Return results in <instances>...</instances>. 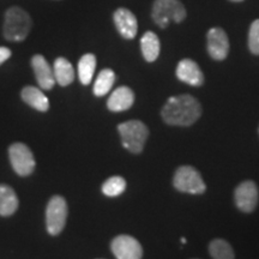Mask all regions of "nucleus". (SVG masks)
Instances as JSON below:
<instances>
[{
	"label": "nucleus",
	"mask_w": 259,
	"mask_h": 259,
	"mask_svg": "<svg viewBox=\"0 0 259 259\" xmlns=\"http://www.w3.org/2000/svg\"><path fill=\"white\" fill-rule=\"evenodd\" d=\"M162 119L171 126H191L202 115V106L199 101L191 95L171 96L161 112Z\"/></svg>",
	"instance_id": "1"
},
{
	"label": "nucleus",
	"mask_w": 259,
	"mask_h": 259,
	"mask_svg": "<svg viewBox=\"0 0 259 259\" xmlns=\"http://www.w3.org/2000/svg\"><path fill=\"white\" fill-rule=\"evenodd\" d=\"M32 21L30 15L18 6L6 10L3 34L8 41L22 42L30 34Z\"/></svg>",
	"instance_id": "2"
},
{
	"label": "nucleus",
	"mask_w": 259,
	"mask_h": 259,
	"mask_svg": "<svg viewBox=\"0 0 259 259\" xmlns=\"http://www.w3.org/2000/svg\"><path fill=\"white\" fill-rule=\"evenodd\" d=\"M121 143L130 153L139 154L143 151L149 137V130L144 122L139 120L125 121L118 126Z\"/></svg>",
	"instance_id": "3"
},
{
	"label": "nucleus",
	"mask_w": 259,
	"mask_h": 259,
	"mask_svg": "<svg viewBox=\"0 0 259 259\" xmlns=\"http://www.w3.org/2000/svg\"><path fill=\"white\" fill-rule=\"evenodd\" d=\"M151 17L161 29H166L171 21L181 23L186 18V10L179 0H155Z\"/></svg>",
	"instance_id": "4"
},
{
	"label": "nucleus",
	"mask_w": 259,
	"mask_h": 259,
	"mask_svg": "<svg viewBox=\"0 0 259 259\" xmlns=\"http://www.w3.org/2000/svg\"><path fill=\"white\" fill-rule=\"evenodd\" d=\"M173 185L178 191L190 194H202L206 186L202 176L192 166H181L173 178Z\"/></svg>",
	"instance_id": "5"
},
{
	"label": "nucleus",
	"mask_w": 259,
	"mask_h": 259,
	"mask_svg": "<svg viewBox=\"0 0 259 259\" xmlns=\"http://www.w3.org/2000/svg\"><path fill=\"white\" fill-rule=\"evenodd\" d=\"M67 211V203L64 197H52L46 208V228L51 235L57 236L63 232L66 225Z\"/></svg>",
	"instance_id": "6"
},
{
	"label": "nucleus",
	"mask_w": 259,
	"mask_h": 259,
	"mask_svg": "<svg viewBox=\"0 0 259 259\" xmlns=\"http://www.w3.org/2000/svg\"><path fill=\"white\" fill-rule=\"evenodd\" d=\"M9 158L14 170L21 177L30 176L36 166L30 148L23 143H14L10 145Z\"/></svg>",
	"instance_id": "7"
},
{
	"label": "nucleus",
	"mask_w": 259,
	"mask_h": 259,
	"mask_svg": "<svg viewBox=\"0 0 259 259\" xmlns=\"http://www.w3.org/2000/svg\"><path fill=\"white\" fill-rule=\"evenodd\" d=\"M111 250L116 259H142L143 248L137 239L130 235H118L112 240Z\"/></svg>",
	"instance_id": "8"
},
{
	"label": "nucleus",
	"mask_w": 259,
	"mask_h": 259,
	"mask_svg": "<svg viewBox=\"0 0 259 259\" xmlns=\"http://www.w3.org/2000/svg\"><path fill=\"white\" fill-rule=\"evenodd\" d=\"M235 204L241 211L252 212L258 204V187L253 181H244L240 185L236 187L235 193Z\"/></svg>",
	"instance_id": "9"
},
{
	"label": "nucleus",
	"mask_w": 259,
	"mask_h": 259,
	"mask_svg": "<svg viewBox=\"0 0 259 259\" xmlns=\"http://www.w3.org/2000/svg\"><path fill=\"white\" fill-rule=\"evenodd\" d=\"M209 56L215 60H225L229 52V41L225 30L221 28H211L206 35Z\"/></svg>",
	"instance_id": "10"
},
{
	"label": "nucleus",
	"mask_w": 259,
	"mask_h": 259,
	"mask_svg": "<svg viewBox=\"0 0 259 259\" xmlns=\"http://www.w3.org/2000/svg\"><path fill=\"white\" fill-rule=\"evenodd\" d=\"M31 67L41 89L51 90L56 84L53 67L48 64L46 58L41 54H36L31 58Z\"/></svg>",
	"instance_id": "11"
},
{
	"label": "nucleus",
	"mask_w": 259,
	"mask_h": 259,
	"mask_svg": "<svg viewBox=\"0 0 259 259\" xmlns=\"http://www.w3.org/2000/svg\"><path fill=\"white\" fill-rule=\"evenodd\" d=\"M114 24L119 34L126 40H132L136 37L138 31V23L136 16L128 9L120 8L113 15Z\"/></svg>",
	"instance_id": "12"
},
{
	"label": "nucleus",
	"mask_w": 259,
	"mask_h": 259,
	"mask_svg": "<svg viewBox=\"0 0 259 259\" xmlns=\"http://www.w3.org/2000/svg\"><path fill=\"white\" fill-rule=\"evenodd\" d=\"M177 77L181 82L192 87H200L204 83V76L198 64L191 59H183L177 66Z\"/></svg>",
	"instance_id": "13"
},
{
	"label": "nucleus",
	"mask_w": 259,
	"mask_h": 259,
	"mask_svg": "<svg viewBox=\"0 0 259 259\" xmlns=\"http://www.w3.org/2000/svg\"><path fill=\"white\" fill-rule=\"evenodd\" d=\"M135 103V93L128 87H119L111 94L107 107L112 112H124Z\"/></svg>",
	"instance_id": "14"
},
{
	"label": "nucleus",
	"mask_w": 259,
	"mask_h": 259,
	"mask_svg": "<svg viewBox=\"0 0 259 259\" xmlns=\"http://www.w3.org/2000/svg\"><path fill=\"white\" fill-rule=\"evenodd\" d=\"M22 100L30 106L31 108L36 109L38 112H47L50 109V101L48 97L45 95L41 89L36 88V87H24L21 93Z\"/></svg>",
	"instance_id": "15"
},
{
	"label": "nucleus",
	"mask_w": 259,
	"mask_h": 259,
	"mask_svg": "<svg viewBox=\"0 0 259 259\" xmlns=\"http://www.w3.org/2000/svg\"><path fill=\"white\" fill-rule=\"evenodd\" d=\"M19 200L12 187L0 184V216L8 218L17 211Z\"/></svg>",
	"instance_id": "16"
},
{
	"label": "nucleus",
	"mask_w": 259,
	"mask_h": 259,
	"mask_svg": "<svg viewBox=\"0 0 259 259\" xmlns=\"http://www.w3.org/2000/svg\"><path fill=\"white\" fill-rule=\"evenodd\" d=\"M53 72L56 82L61 87L70 85L74 79V70L72 64L66 58H57L53 65Z\"/></svg>",
	"instance_id": "17"
},
{
	"label": "nucleus",
	"mask_w": 259,
	"mask_h": 259,
	"mask_svg": "<svg viewBox=\"0 0 259 259\" xmlns=\"http://www.w3.org/2000/svg\"><path fill=\"white\" fill-rule=\"evenodd\" d=\"M142 54L148 63H153L160 56V40L153 31H147L141 38Z\"/></svg>",
	"instance_id": "18"
},
{
	"label": "nucleus",
	"mask_w": 259,
	"mask_h": 259,
	"mask_svg": "<svg viewBox=\"0 0 259 259\" xmlns=\"http://www.w3.org/2000/svg\"><path fill=\"white\" fill-rule=\"evenodd\" d=\"M96 69V57L92 53L84 54L78 63V77L83 85L92 83Z\"/></svg>",
	"instance_id": "19"
},
{
	"label": "nucleus",
	"mask_w": 259,
	"mask_h": 259,
	"mask_svg": "<svg viewBox=\"0 0 259 259\" xmlns=\"http://www.w3.org/2000/svg\"><path fill=\"white\" fill-rule=\"evenodd\" d=\"M114 83H115L114 71L111 69H105L99 73V76H97L95 84H94L93 92L96 96L99 97L105 96L111 92V89L113 88V85H114Z\"/></svg>",
	"instance_id": "20"
},
{
	"label": "nucleus",
	"mask_w": 259,
	"mask_h": 259,
	"mask_svg": "<svg viewBox=\"0 0 259 259\" xmlns=\"http://www.w3.org/2000/svg\"><path fill=\"white\" fill-rule=\"evenodd\" d=\"M209 252L213 259H234V251L231 244L222 239H215L210 242Z\"/></svg>",
	"instance_id": "21"
},
{
	"label": "nucleus",
	"mask_w": 259,
	"mask_h": 259,
	"mask_svg": "<svg viewBox=\"0 0 259 259\" xmlns=\"http://www.w3.org/2000/svg\"><path fill=\"white\" fill-rule=\"evenodd\" d=\"M126 190V180L122 177L115 176L107 179L102 185V193L107 197H118Z\"/></svg>",
	"instance_id": "22"
},
{
	"label": "nucleus",
	"mask_w": 259,
	"mask_h": 259,
	"mask_svg": "<svg viewBox=\"0 0 259 259\" xmlns=\"http://www.w3.org/2000/svg\"><path fill=\"white\" fill-rule=\"evenodd\" d=\"M248 48L255 56H259V19L251 24L248 31Z\"/></svg>",
	"instance_id": "23"
},
{
	"label": "nucleus",
	"mask_w": 259,
	"mask_h": 259,
	"mask_svg": "<svg viewBox=\"0 0 259 259\" xmlns=\"http://www.w3.org/2000/svg\"><path fill=\"white\" fill-rule=\"evenodd\" d=\"M11 54V51L8 47H0V65L4 64L6 60H9Z\"/></svg>",
	"instance_id": "24"
},
{
	"label": "nucleus",
	"mask_w": 259,
	"mask_h": 259,
	"mask_svg": "<svg viewBox=\"0 0 259 259\" xmlns=\"http://www.w3.org/2000/svg\"><path fill=\"white\" fill-rule=\"evenodd\" d=\"M231 2H235V3H240V2H244V0H231Z\"/></svg>",
	"instance_id": "25"
}]
</instances>
